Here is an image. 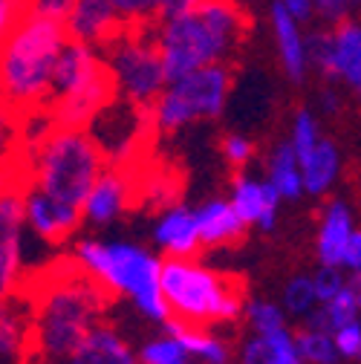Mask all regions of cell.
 I'll return each instance as SVG.
<instances>
[{
  "label": "cell",
  "mask_w": 361,
  "mask_h": 364,
  "mask_svg": "<svg viewBox=\"0 0 361 364\" xmlns=\"http://www.w3.org/2000/svg\"><path fill=\"white\" fill-rule=\"evenodd\" d=\"M352 4H355V6H361V0H352Z\"/></svg>",
  "instance_id": "cell-46"
},
{
  "label": "cell",
  "mask_w": 361,
  "mask_h": 364,
  "mask_svg": "<svg viewBox=\"0 0 361 364\" xmlns=\"http://www.w3.org/2000/svg\"><path fill=\"white\" fill-rule=\"evenodd\" d=\"M75 0H26V9L38 12V15H47V18H55V21H64L70 15Z\"/></svg>",
  "instance_id": "cell-39"
},
{
  "label": "cell",
  "mask_w": 361,
  "mask_h": 364,
  "mask_svg": "<svg viewBox=\"0 0 361 364\" xmlns=\"http://www.w3.org/2000/svg\"><path fill=\"white\" fill-rule=\"evenodd\" d=\"M309 64L327 78H341L355 96H361V23L338 21L333 32L306 35Z\"/></svg>",
  "instance_id": "cell-10"
},
{
  "label": "cell",
  "mask_w": 361,
  "mask_h": 364,
  "mask_svg": "<svg viewBox=\"0 0 361 364\" xmlns=\"http://www.w3.org/2000/svg\"><path fill=\"white\" fill-rule=\"evenodd\" d=\"M116 99V84L104 58V50L81 41H70L61 53L47 116L55 124L90 127L110 102Z\"/></svg>",
  "instance_id": "cell-6"
},
{
  "label": "cell",
  "mask_w": 361,
  "mask_h": 364,
  "mask_svg": "<svg viewBox=\"0 0 361 364\" xmlns=\"http://www.w3.org/2000/svg\"><path fill=\"white\" fill-rule=\"evenodd\" d=\"M162 289L171 318L185 324L208 327L217 321H235L243 312V289L237 281L220 275L194 257H165Z\"/></svg>",
  "instance_id": "cell-7"
},
{
  "label": "cell",
  "mask_w": 361,
  "mask_h": 364,
  "mask_svg": "<svg viewBox=\"0 0 361 364\" xmlns=\"http://www.w3.org/2000/svg\"><path fill=\"white\" fill-rule=\"evenodd\" d=\"M205 0H168V12L171 9H191V6H200Z\"/></svg>",
  "instance_id": "cell-43"
},
{
  "label": "cell",
  "mask_w": 361,
  "mask_h": 364,
  "mask_svg": "<svg viewBox=\"0 0 361 364\" xmlns=\"http://www.w3.org/2000/svg\"><path fill=\"white\" fill-rule=\"evenodd\" d=\"M284 197L278 194V188L269 179H254L240 173L232 191V203L240 211V217L249 225H260L263 232H269L275 225V214H278V203Z\"/></svg>",
  "instance_id": "cell-19"
},
{
  "label": "cell",
  "mask_w": 361,
  "mask_h": 364,
  "mask_svg": "<svg viewBox=\"0 0 361 364\" xmlns=\"http://www.w3.org/2000/svg\"><path fill=\"white\" fill-rule=\"evenodd\" d=\"M333 338H335V347H338V353H341L344 358L358 355V353H361V321H347V324H341V327L333 333Z\"/></svg>",
  "instance_id": "cell-36"
},
{
  "label": "cell",
  "mask_w": 361,
  "mask_h": 364,
  "mask_svg": "<svg viewBox=\"0 0 361 364\" xmlns=\"http://www.w3.org/2000/svg\"><path fill=\"white\" fill-rule=\"evenodd\" d=\"M58 364H142V361H139V353L124 341V336L116 327L102 321Z\"/></svg>",
  "instance_id": "cell-18"
},
{
  "label": "cell",
  "mask_w": 361,
  "mask_h": 364,
  "mask_svg": "<svg viewBox=\"0 0 361 364\" xmlns=\"http://www.w3.org/2000/svg\"><path fill=\"white\" fill-rule=\"evenodd\" d=\"M240 364H278V347L269 333H254L240 355Z\"/></svg>",
  "instance_id": "cell-33"
},
{
  "label": "cell",
  "mask_w": 361,
  "mask_h": 364,
  "mask_svg": "<svg viewBox=\"0 0 361 364\" xmlns=\"http://www.w3.org/2000/svg\"><path fill=\"white\" fill-rule=\"evenodd\" d=\"M312 284H315V292H318V301L321 304H327L330 298H335L347 287L344 278H341V272H338V266H330V263H321V269L315 272Z\"/></svg>",
  "instance_id": "cell-35"
},
{
  "label": "cell",
  "mask_w": 361,
  "mask_h": 364,
  "mask_svg": "<svg viewBox=\"0 0 361 364\" xmlns=\"http://www.w3.org/2000/svg\"><path fill=\"white\" fill-rule=\"evenodd\" d=\"M269 23H272V38L278 47V58L284 73L292 81H303L309 70V47H306V35L301 29V18H295L284 4H272L269 9Z\"/></svg>",
  "instance_id": "cell-17"
},
{
  "label": "cell",
  "mask_w": 361,
  "mask_h": 364,
  "mask_svg": "<svg viewBox=\"0 0 361 364\" xmlns=\"http://www.w3.org/2000/svg\"><path fill=\"white\" fill-rule=\"evenodd\" d=\"M278 4H284L295 18L301 21H309L315 15V6H312V0H278Z\"/></svg>",
  "instance_id": "cell-42"
},
{
  "label": "cell",
  "mask_w": 361,
  "mask_h": 364,
  "mask_svg": "<svg viewBox=\"0 0 361 364\" xmlns=\"http://www.w3.org/2000/svg\"><path fill=\"white\" fill-rule=\"evenodd\" d=\"M26 211L23 186L0 194V301L21 292L23 284V246H26Z\"/></svg>",
  "instance_id": "cell-11"
},
{
  "label": "cell",
  "mask_w": 361,
  "mask_h": 364,
  "mask_svg": "<svg viewBox=\"0 0 361 364\" xmlns=\"http://www.w3.org/2000/svg\"><path fill=\"white\" fill-rule=\"evenodd\" d=\"M153 246L162 257H194L203 246L197 211L188 205H171L153 223Z\"/></svg>",
  "instance_id": "cell-16"
},
{
  "label": "cell",
  "mask_w": 361,
  "mask_h": 364,
  "mask_svg": "<svg viewBox=\"0 0 361 364\" xmlns=\"http://www.w3.org/2000/svg\"><path fill=\"white\" fill-rule=\"evenodd\" d=\"M220 151H222V159L232 168H243L254 156V142L243 133H225L220 142Z\"/></svg>",
  "instance_id": "cell-34"
},
{
  "label": "cell",
  "mask_w": 361,
  "mask_h": 364,
  "mask_svg": "<svg viewBox=\"0 0 361 364\" xmlns=\"http://www.w3.org/2000/svg\"><path fill=\"white\" fill-rule=\"evenodd\" d=\"M338 168H341V156H338V148L327 139H321L315 145V151L301 159V171H303V188L309 194H324L333 179L338 176Z\"/></svg>",
  "instance_id": "cell-23"
},
{
  "label": "cell",
  "mask_w": 361,
  "mask_h": 364,
  "mask_svg": "<svg viewBox=\"0 0 361 364\" xmlns=\"http://www.w3.org/2000/svg\"><path fill=\"white\" fill-rule=\"evenodd\" d=\"M341 266H347V269H352V272H361V232H352V235H350Z\"/></svg>",
  "instance_id": "cell-41"
},
{
  "label": "cell",
  "mask_w": 361,
  "mask_h": 364,
  "mask_svg": "<svg viewBox=\"0 0 361 364\" xmlns=\"http://www.w3.org/2000/svg\"><path fill=\"white\" fill-rule=\"evenodd\" d=\"M327 312H330V318H333V327L338 330L341 324H347V321H358V315H361V304H358V292H355V287L350 284V287H344L335 298H330L327 304Z\"/></svg>",
  "instance_id": "cell-31"
},
{
  "label": "cell",
  "mask_w": 361,
  "mask_h": 364,
  "mask_svg": "<svg viewBox=\"0 0 361 364\" xmlns=\"http://www.w3.org/2000/svg\"><path fill=\"white\" fill-rule=\"evenodd\" d=\"M23 289L32 298L38 364H58L67 358L90 330L104 321L113 298L72 257L43 269Z\"/></svg>",
  "instance_id": "cell-1"
},
{
  "label": "cell",
  "mask_w": 361,
  "mask_h": 364,
  "mask_svg": "<svg viewBox=\"0 0 361 364\" xmlns=\"http://www.w3.org/2000/svg\"><path fill=\"white\" fill-rule=\"evenodd\" d=\"M124 26H153L165 12L168 0H113Z\"/></svg>",
  "instance_id": "cell-27"
},
{
  "label": "cell",
  "mask_w": 361,
  "mask_h": 364,
  "mask_svg": "<svg viewBox=\"0 0 361 364\" xmlns=\"http://www.w3.org/2000/svg\"><path fill=\"white\" fill-rule=\"evenodd\" d=\"M324 107H327V113H335L338 110V96L333 93V90H327V93H324Z\"/></svg>",
  "instance_id": "cell-44"
},
{
  "label": "cell",
  "mask_w": 361,
  "mask_h": 364,
  "mask_svg": "<svg viewBox=\"0 0 361 364\" xmlns=\"http://www.w3.org/2000/svg\"><path fill=\"white\" fill-rule=\"evenodd\" d=\"M136 197H139V171H133V165L110 162L81 205L84 223L99 225V229L110 225L127 214V208L136 203Z\"/></svg>",
  "instance_id": "cell-12"
},
{
  "label": "cell",
  "mask_w": 361,
  "mask_h": 364,
  "mask_svg": "<svg viewBox=\"0 0 361 364\" xmlns=\"http://www.w3.org/2000/svg\"><path fill=\"white\" fill-rule=\"evenodd\" d=\"M70 257L96 278L113 298H127L148 321L165 324L171 318L165 289H162V263L165 257L153 255L142 243L133 240H104L81 237L72 243Z\"/></svg>",
  "instance_id": "cell-5"
},
{
  "label": "cell",
  "mask_w": 361,
  "mask_h": 364,
  "mask_svg": "<svg viewBox=\"0 0 361 364\" xmlns=\"http://www.w3.org/2000/svg\"><path fill=\"white\" fill-rule=\"evenodd\" d=\"M35 358V318L26 289L0 301V364H29Z\"/></svg>",
  "instance_id": "cell-14"
},
{
  "label": "cell",
  "mask_w": 361,
  "mask_h": 364,
  "mask_svg": "<svg viewBox=\"0 0 361 364\" xmlns=\"http://www.w3.org/2000/svg\"><path fill=\"white\" fill-rule=\"evenodd\" d=\"M292 148L298 154V159H306L315 145L321 142V136H318V122H315V116L309 110H298L295 113V122H292Z\"/></svg>",
  "instance_id": "cell-30"
},
{
  "label": "cell",
  "mask_w": 361,
  "mask_h": 364,
  "mask_svg": "<svg viewBox=\"0 0 361 364\" xmlns=\"http://www.w3.org/2000/svg\"><path fill=\"white\" fill-rule=\"evenodd\" d=\"M104 58L116 84V96L142 110L153 107L171 81L151 26H124L104 47Z\"/></svg>",
  "instance_id": "cell-9"
},
{
  "label": "cell",
  "mask_w": 361,
  "mask_h": 364,
  "mask_svg": "<svg viewBox=\"0 0 361 364\" xmlns=\"http://www.w3.org/2000/svg\"><path fill=\"white\" fill-rule=\"evenodd\" d=\"M350 235H352V214H350V208L341 200L330 203V208L324 214V223H321V232H318V257H321V263L341 266Z\"/></svg>",
  "instance_id": "cell-21"
},
{
  "label": "cell",
  "mask_w": 361,
  "mask_h": 364,
  "mask_svg": "<svg viewBox=\"0 0 361 364\" xmlns=\"http://www.w3.org/2000/svg\"><path fill=\"white\" fill-rule=\"evenodd\" d=\"M295 341H298V350L306 364H335V358L341 355L333 333H324V330L306 327V330H301V336H295Z\"/></svg>",
  "instance_id": "cell-26"
},
{
  "label": "cell",
  "mask_w": 361,
  "mask_h": 364,
  "mask_svg": "<svg viewBox=\"0 0 361 364\" xmlns=\"http://www.w3.org/2000/svg\"><path fill=\"white\" fill-rule=\"evenodd\" d=\"M312 6H315V15H321V18L333 21V23H338V21L347 18V12L355 4H352V0H312Z\"/></svg>",
  "instance_id": "cell-40"
},
{
  "label": "cell",
  "mask_w": 361,
  "mask_h": 364,
  "mask_svg": "<svg viewBox=\"0 0 361 364\" xmlns=\"http://www.w3.org/2000/svg\"><path fill=\"white\" fill-rule=\"evenodd\" d=\"M0 154L21 156L23 154V116L0 96Z\"/></svg>",
  "instance_id": "cell-28"
},
{
  "label": "cell",
  "mask_w": 361,
  "mask_h": 364,
  "mask_svg": "<svg viewBox=\"0 0 361 364\" xmlns=\"http://www.w3.org/2000/svg\"><path fill=\"white\" fill-rule=\"evenodd\" d=\"M21 4H23V6H26V0H21Z\"/></svg>",
  "instance_id": "cell-47"
},
{
  "label": "cell",
  "mask_w": 361,
  "mask_h": 364,
  "mask_svg": "<svg viewBox=\"0 0 361 364\" xmlns=\"http://www.w3.org/2000/svg\"><path fill=\"white\" fill-rule=\"evenodd\" d=\"M26 12V6L21 0H0V47L9 38V32L15 29V23L21 21V15Z\"/></svg>",
  "instance_id": "cell-38"
},
{
  "label": "cell",
  "mask_w": 361,
  "mask_h": 364,
  "mask_svg": "<svg viewBox=\"0 0 361 364\" xmlns=\"http://www.w3.org/2000/svg\"><path fill=\"white\" fill-rule=\"evenodd\" d=\"M232 81L235 75L229 61L208 64L194 73L171 78L162 96L148 110L153 133H176L188 124L217 119L225 110V102H229Z\"/></svg>",
  "instance_id": "cell-8"
},
{
  "label": "cell",
  "mask_w": 361,
  "mask_h": 364,
  "mask_svg": "<svg viewBox=\"0 0 361 364\" xmlns=\"http://www.w3.org/2000/svg\"><path fill=\"white\" fill-rule=\"evenodd\" d=\"M23 211H26V229L35 240L47 246H61L70 240V235L84 223L81 208L64 205L53 197H47L35 186H23Z\"/></svg>",
  "instance_id": "cell-13"
},
{
  "label": "cell",
  "mask_w": 361,
  "mask_h": 364,
  "mask_svg": "<svg viewBox=\"0 0 361 364\" xmlns=\"http://www.w3.org/2000/svg\"><path fill=\"white\" fill-rule=\"evenodd\" d=\"M110 159L87 127L55 124L47 113L23 116V186L81 208Z\"/></svg>",
  "instance_id": "cell-2"
},
{
  "label": "cell",
  "mask_w": 361,
  "mask_h": 364,
  "mask_svg": "<svg viewBox=\"0 0 361 364\" xmlns=\"http://www.w3.org/2000/svg\"><path fill=\"white\" fill-rule=\"evenodd\" d=\"M139 361H142V364H200V361L185 350V344L179 341L176 336H171L168 330H165L162 336H153L151 341L142 344Z\"/></svg>",
  "instance_id": "cell-25"
},
{
  "label": "cell",
  "mask_w": 361,
  "mask_h": 364,
  "mask_svg": "<svg viewBox=\"0 0 361 364\" xmlns=\"http://www.w3.org/2000/svg\"><path fill=\"white\" fill-rule=\"evenodd\" d=\"M315 304H321V301H318V292H315L312 278H292L289 287H286V292H284V306L292 315L306 318L315 309Z\"/></svg>",
  "instance_id": "cell-29"
},
{
  "label": "cell",
  "mask_w": 361,
  "mask_h": 364,
  "mask_svg": "<svg viewBox=\"0 0 361 364\" xmlns=\"http://www.w3.org/2000/svg\"><path fill=\"white\" fill-rule=\"evenodd\" d=\"M246 312H249V321H252L254 333H275V330L286 327V324H284V309H281L278 304L254 301V304L246 306Z\"/></svg>",
  "instance_id": "cell-32"
},
{
  "label": "cell",
  "mask_w": 361,
  "mask_h": 364,
  "mask_svg": "<svg viewBox=\"0 0 361 364\" xmlns=\"http://www.w3.org/2000/svg\"><path fill=\"white\" fill-rule=\"evenodd\" d=\"M165 330L183 341L185 350L200 364H229V347H225V341L217 338L208 327L185 324V321H176V318H171V321H165Z\"/></svg>",
  "instance_id": "cell-22"
},
{
  "label": "cell",
  "mask_w": 361,
  "mask_h": 364,
  "mask_svg": "<svg viewBox=\"0 0 361 364\" xmlns=\"http://www.w3.org/2000/svg\"><path fill=\"white\" fill-rule=\"evenodd\" d=\"M197 220H200V237L203 246L217 249V246H232L243 237L246 232V220L240 217V211L235 208L232 200H208L197 208Z\"/></svg>",
  "instance_id": "cell-20"
},
{
  "label": "cell",
  "mask_w": 361,
  "mask_h": 364,
  "mask_svg": "<svg viewBox=\"0 0 361 364\" xmlns=\"http://www.w3.org/2000/svg\"><path fill=\"white\" fill-rule=\"evenodd\" d=\"M358 358H361V353H358Z\"/></svg>",
  "instance_id": "cell-48"
},
{
  "label": "cell",
  "mask_w": 361,
  "mask_h": 364,
  "mask_svg": "<svg viewBox=\"0 0 361 364\" xmlns=\"http://www.w3.org/2000/svg\"><path fill=\"white\" fill-rule=\"evenodd\" d=\"M12 186H23V154L21 156L0 154V194Z\"/></svg>",
  "instance_id": "cell-37"
},
{
  "label": "cell",
  "mask_w": 361,
  "mask_h": 364,
  "mask_svg": "<svg viewBox=\"0 0 361 364\" xmlns=\"http://www.w3.org/2000/svg\"><path fill=\"white\" fill-rule=\"evenodd\" d=\"M70 43L64 21L26 9L0 47V96L21 116L47 113L61 53Z\"/></svg>",
  "instance_id": "cell-4"
},
{
  "label": "cell",
  "mask_w": 361,
  "mask_h": 364,
  "mask_svg": "<svg viewBox=\"0 0 361 364\" xmlns=\"http://www.w3.org/2000/svg\"><path fill=\"white\" fill-rule=\"evenodd\" d=\"M153 41L168 78L229 61L249 29L237 0H205L191 9H171L153 26Z\"/></svg>",
  "instance_id": "cell-3"
},
{
  "label": "cell",
  "mask_w": 361,
  "mask_h": 364,
  "mask_svg": "<svg viewBox=\"0 0 361 364\" xmlns=\"http://www.w3.org/2000/svg\"><path fill=\"white\" fill-rule=\"evenodd\" d=\"M272 186L278 188V194L284 200H295L301 197L303 188V171H301V159L292 148V142L278 145L272 151V159H269V176H266Z\"/></svg>",
  "instance_id": "cell-24"
},
{
  "label": "cell",
  "mask_w": 361,
  "mask_h": 364,
  "mask_svg": "<svg viewBox=\"0 0 361 364\" xmlns=\"http://www.w3.org/2000/svg\"><path fill=\"white\" fill-rule=\"evenodd\" d=\"M64 26L70 32V41H81L99 50H104L124 29L113 0H75L70 15L64 18Z\"/></svg>",
  "instance_id": "cell-15"
},
{
  "label": "cell",
  "mask_w": 361,
  "mask_h": 364,
  "mask_svg": "<svg viewBox=\"0 0 361 364\" xmlns=\"http://www.w3.org/2000/svg\"><path fill=\"white\" fill-rule=\"evenodd\" d=\"M355 292H358V304H361V272H355V281H352Z\"/></svg>",
  "instance_id": "cell-45"
}]
</instances>
